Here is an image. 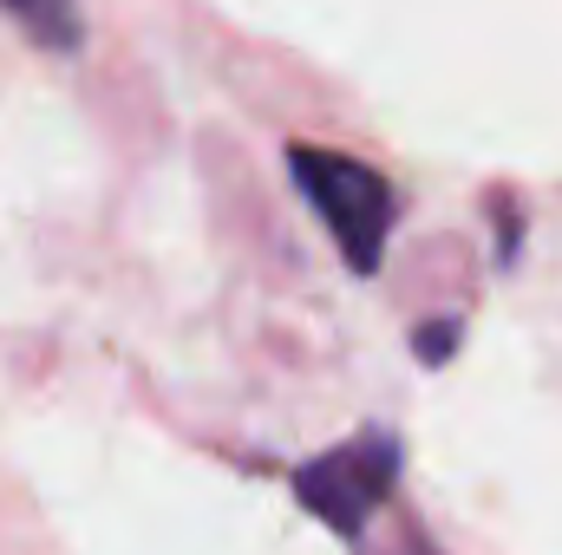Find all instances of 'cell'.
Here are the masks:
<instances>
[{"instance_id":"6da1fadb","label":"cell","mask_w":562,"mask_h":555,"mask_svg":"<svg viewBox=\"0 0 562 555\" xmlns=\"http://www.w3.org/2000/svg\"><path fill=\"white\" fill-rule=\"evenodd\" d=\"M288 170H294V190L307 196V209L327 223L340 262H347L353 275H380L386 236H393V223H400L393 183H386L373 163H360V157H347V150H321V144H288Z\"/></svg>"},{"instance_id":"7a4b0ae2","label":"cell","mask_w":562,"mask_h":555,"mask_svg":"<svg viewBox=\"0 0 562 555\" xmlns=\"http://www.w3.org/2000/svg\"><path fill=\"white\" fill-rule=\"evenodd\" d=\"M400 464H406V444H400L393 431L367 424V431H353L347 444H334V451L294 464V497H301V510H314L334 536L353 543V536L373 523V510L400 490Z\"/></svg>"},{"instance_id":"3957f363","label":"cell","mask_w":562,"mask_h":555,"mask_svg":"<svg viewBox=\"0 0 562 555\" xmlns=\"http://www.w3.org/2000/svg\"><path fill=\"white\" fill-rule=\"evenodd\" d=\"M13 20H20V33L33 39V46H46V53H79L86 46V20H79V0H0Z\"/></svg>"},{"instance_id":"277c9868","label":"cell","mask_w":562,"mask_h":555,"mask_svg":"<svg viewBox=\"0 0 562 555\" xmlns=\"http://www.w3.org/2000/svg\"><path fill=\"white\" fill-rule=\"evenodd\" d=\"M413 347H419L425 366H445V360H451V347H458V320H431V327H419V340H413Z\"/></svg>"}]
</instances>
